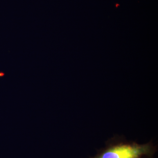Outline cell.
Here are the masks:
<instances>
[{
	"mask_svg": "<svg viewBox=\"0 0 158 158\" xmlns=\"http://www.w3.org/2000/svg\"><path fill=\"white\" fill-rule=\"evenodd\" d=\"M157 150V145L152 140L140 144L115 135L106 141L104 147L97 150L95 156L89 158H154Z\"/></svg>",
	"mask_w": 158,
	"mask_h": 158,
	"instance_id": "obj_1",
	"label": "cell"
}]
</instances>
